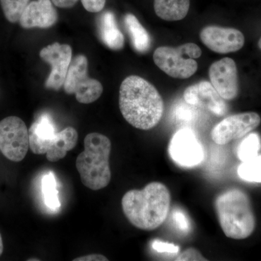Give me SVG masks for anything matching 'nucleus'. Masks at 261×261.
I'll return each instance as SVG.
<instances>
[{"instance_id": "f257e3e1", "label": "nucleus", "mask_w": 261, "mask_h": 261, "mask_svg": "<svg viewBox=\"0 0 261 261\" xmlns=\"http://www.w3.org/2000/svg\"><path fill=\"white\" fill-rule=\"evenodd\" d=\"M119 108L125 120L141 130H149L157 126L164 111L159 91L138 75H130L122 82Z\"/></svg>"}, {"instance_id": "f03ea898", "label": "nucleus", "mask_w": 261, "mask_h": 261, "mask_svg": "<svg viewBox=\"0 0 261 261\" xmlns=\"http://www.w3.org/2000/svg\"><path fill=\"white\" fill-rule=\"evenodd\" d=\"M121 205L130 224L140 229L152 231L167 219L171 194L163 183L151 182L142 190L127 192L122 198Z\"/></svg>"}, {"instance_id": "7ed1b4c3", "label": "nucleus", "mask_w": 261, "mask_h": 261, "mask_svg": "<svg viewBox=\"0 0 261 261\" xmlns=\"http://www.w3.org/2000/svg\"><path fill=\"white\" fill-rule=\"evenodd\" d=\"M220 226L228 238L245 240L253 232L255 217L248 195L239 189L220 194L215 200Z\"/></svg>"}, {"instance_id": "20e7f679", "label": "nucleus", "mask_w": 261, "mask_h": 261, "mask_svg": "<svg viewBox=\"0 0 261 261\" xmlns=\"http://www.w3.org/2000/svg\"><path fill=\"white\" fill-rule=\"evenodd\" d=\"M84 142V150L75 161L81 180L90 190H102L111 180V140L102 134L94 132L86 136Z\"/></svg>"}, {"instance_id": "39448f33", "label": "nucleus", "mask_w": 261, "mask_h": 261, "mask_svg": "<svg viewBox=\"0 0 261 261\" xmlns=\"http://www.w3.org/2000/svg\"><path fill=\"white\" fill-rule=\"evenodd\" d=\"M202 50L195 43H187L178 47H160L153 54L155 65L172 78L186 80L196 73L198 65L195 59Z\"/></svg>"}, {"instance_id": "423d86ee", "label": "nucleus", "mask_w": 261, "mask_h": 261, "mask_svg": "<svg viewBox=\"0 0 261 261\" xmlns=\"http://www.w3.org/2000/svg\"><path fill=\"white\" fill-rule=\"evenodd\" d=\"M63 89L65 93L75 94L76 100L82 104H90L97 100L103 92L102 84L88 75V60L78 55L70 63Z\"/></svg>"}, {"instance_id": "0eeeda50", "label": "nucleus", "mask_w": 261, "mask_h": 261, "mask_svg": "<svg viewBox=\"0 0 261 261\" xmlns=\"http://www.w3.org/2000/svg\"><path fill=\"white\" fill-rule=\"evenodd\" d=\"M29 148V130L21 118L9 116L0 121V151L6 159L20 162Z\"/></svg>"}, {"instance_id": "6e6552de", "label": "nucleus", "mask_w": 261, "mask_h": 261, "mask_svg": "<svg viewBox=\"0 0 261 261\" xmlns=\"http://www.w3.org/2000/svg\"><path fill=\"white\" fill-rule=\"evenodd\" d=\"M78 139L77 130L68 126L45 139L29 136V146L34 154H45L49 162H57L64 159L68 151L75 148Z\"/></svg>"}, {"instance_id": "1a4fd4ad", "label": "nucleus", "mask_w": 261, "mask_h": 261, "mask_svg": "<svg viewBox=\"0 0 261 261\" xmlns=\"http://www.w3.org/2000/svg\"><path fill=\"white\" fill-rule=\"evenodd\" d=\"M168 152L173 162L183 167H195L204 159L203 147L190 128H182L173 135Z\"/></svg>"}, {"instance_id": "9d476101", "label": "nucleus", "mask_w": 261, "mask_h": 261, "mask_svg": "<svg viewBox=\"0 0 261 261\" xmlns=\"http://www.w3.org/2000/svg\"><path fill=\"white\" fill-rule=\"evenodd\" d=\"M261 118L256 113H238L224 118L214 126L211 138L215 143L226 145L231 141L245 137L260 125Z\"/></svg>"}, {"instance_id": "9b49d317", "label": "nucleus", "mask_w": 261, "mask_h": 261, "mask_svg": "<svg viewBox=\"0 0 261 261\" xmlns=\"http://www.w3.org/2000/svg\"><path fill=\"white\" fill-rule=\"evenodd\" d=\"M39 56L51 66L50 73L45 82L46 88L60 90L63 87L71 63V47L68 44L56 42L43 48Z\"/></svg>"}, {"instance_id": "f8f14e48", "label": "nucleus", "mask_w": 261, "mask_h": 261, "mask_svg": "<svg viewBox=\"0 0 261 261\" xmlns=\"http://www.w3.org/2000/svg\"><path fill=\"white\" fill-rule=\"evenodd\" d=\"M201 41L214 53L227 54L241 49L245 44V37L238 29L208 25L200 33Z\"/></svg>"}, {"instance_id": "ddd939ff", "label": "nucleus", "mask_w": 261, "mask_h": 261, "mask_svg": "<svg viewBox=\"0 0 261 261\" xmlns=\"http://www.w3.org/2000/svg\"><path fill=\"white\" fill-rule=\"evenodd\" d=\"M209 78L213 87L225 100H232L238 97V68L231 58H223L213 63L209 68Z\"/></svg>"}, {"instance_id": "4468645a", "label": "nucleus", "mask_w": 261, "mask_h": 261, "mask_svg": "<svg viewBox=\"0 0 261 261\" xmlns=\"http://www.w3.org/2000/svg\"><path fill=\"white\" fill-rule=\"evenodd\" d=\"M184 98L187 104L207 108L216 116H224L227 111V106L211 82L202 81L190 86L184 92Z\"/></svg>"}, {"instance_id": "2eb2a0df", "label": "nucleus", "mask_w": 261, "mask_h": 261, "mask_svg": "<svg viewBox=\"0 0 261 261\" xmlns=\"http://www.w3.org/2000/svg\"><path fill=\"white\" fill-rule=\"evenodd\" d=\"M51 0H34L24 10L19 20L23 29H47L58 21V15Z\"/></svg>"}, {"instance_id": "dca6fc26", "label": "nucleus", "mask_w": 261, "mask_h": 261, "mask_svg": "<svg viewBox=\"0 0 261 261\" xmlns=\"http://www.w3.org/2000/svg\"><path fill=\"white\" fill-rule=\"evenodd\" d=\"M99 37L102 42L113 50H120L124 47L123 34L118 29L112 12L106 11L99 18L98 23Z\"/></svg>"}, {"instance_id": "f3484780", "label": "nucleus", "mask_w": 261, "mask_h": 261, "mask_svg": "<svg viewBox=\"0 0 261 261\" xmlns=\"http://www.w3.org/2000/svg\"><path fill=\"white\" fill-rule=\"evenodd\" d=\"M190 8V0H154V10L160 18L177 21L185 18Z\"/></svg>"}, {"instance_id": "a211bd4d", "label": "nucleus", "mask_w": 261, "mask_h": 261, "mask_svg": "<svg viewBox=\"0 0 261 261\" xmlns=\"http://www.w3.org/2000/svg\"><path fill=\"white\" fill-rule=\"evenodd\" d=\"M124 23L135 50L140 53H147L151 47V38L147 30L135 15L130 13L125 15Z\"/></svg>"}, {"instance_id": "6ab92c4d", "label": "nucleus", "mask_w": 261, "mask_h": 261, "mask_svg": "<svg viewBox=\"0 0 261 261\" xmlns=\"http://www.w3.org/2000/svg\"><path fill=\"white\" fill-rule=\"evenodd\" d=\"M42 188L45 205L50 210L58 211L61 207V202L58 197L56 177L53 172H49L43 176Z\"/></svg>"}, {"instance_id": "aec40b11", "label": "nucleus", "mask_w": 261, "mask_h": 261, "mask_svg": "<svg viewBox=\"0 0 261 261\" xmlns=\"http://www.w3.org/2000/svg\"><path fill=\"white\" fill-rule=\"evenodd\" d=\"M261 149L260 136L257 133H249L242 141L238 149V159L242 161H249L258 154Z\"/></svg>"}, {"instance_id": "412c9836", "label": "nucleus", "mask_w": 261, "mask_h": 261, "mask_svg": "<svg viewBox=\"0 0 261 261\" xmlns=\"http://www.w3.org/2000/svg\"><path fill=\"white\" fill-rule=\"evenodd\" d=\"M238 173L244 181L261 184V154L242 162L238 167Z\"/></svg>"}, {"instance_id": "4be33fe9", "label": "nucleus", "mask_w": 261, "mask_h": 261, "mask_svg": "<svg viewBox=\"0 0 261 261\" xmlns=\"http://www.w3.org/2000/svg\"><path fill=\"white\" fill-rule=\"evenodd\" d=\"M30 2L31 0H0V4L7 20L15 23L19 22Z\"/></svg>"}, {"instance_id": "5701e85b", "label": "nucleus", "mask_w": 261, "mask_h": 261, "mask_svg": "<svg viewBox=\"0 0 261 261\" xmlns=\"http://www.w3.org/2000/svg\"><path fill=\"white\" fill-rule=\"evenodd\" d=\"M152 249L159 252L166 253L177 254L179 252V247L173 244L164 243L160 240H154L152 243Z\"/></svg>"}, {"instance_id": "b1692460", "label": "nucleus", "mask_w": 261, "mask_h": 261, "mask_svg": "<svg viewBox=\"0 0 261 261\" xmlns=\"http://www.w3.org/2000/svg\"><path fill=\"white\" fill-rule=\"evenodd\" d=\"M190 106H178V107L176 110V116L180 121H192L195 118V111L192 109V107Z\"/></svg>"}, {"instance_id": "393cba45", "label": "nucleus", "mask_w": 261, "mask_h": 261, "mask_svg": "<svg viewBox=\"0 0 261 261\" xmlns=\"http://www.w3.org/2000/svg\"><path fill=\"white\" fill-rule=\"evenodd\" d=\"M176 260L180 261H193V260H207L202 254L200 253V251L196 250V249L191 247V248H188L178 255Z\"/></svg>"}, {"instance_id": "a878e982", "label": "nucleus", "mask_w": 261, "mask_h": 261, "mask_svg": "<svg viewBox=\"0 0 261 261\" xmlns=\"http://www.w3.org/2000/svg\"><path fill=\"white\" fill-rule=\"evenodd\" d=\"M173 218L176 226L181 231H187L190 229L189 220L181 211H173Z\"/></svg>"}, {"instance_id": "bb28decb", "label": "nucleus", "mask_w": 261, "mask_h": 261, "mask_svg": "<svg viewBox=\"0 0 261 261\" xmlns=\"http://www.w3.org/2000/svg\"><path fill=\"white\" fill-rule=\"evenodd\" d=\"M84 8L90 13L102 11L106 5V0H81Z\"/></svg>"}, {"instance_id": "cd10ccee", "label": "nucleus", "mask_w": 261, "mask_h": 261, "mask_svg": "<svg viewBox=\"0 0 261 261\" xmlns=\"http://www.w3.org/2000/svg\"><path fill=\"white\" fill-rule=\"evenodd\" d=\"M74 261H108V259L104 255L100 254H90V255H85L75 258Z\"/></svg>"}, {"instance_id": "c85d7f7f", "label": "nucleus", "mask_w": 261, "mask_h": 261, "mask_svg": "<svg viewBox=\"0 0 261 261\" xmlns=\"http://www.w3.org/2000/svg\"><path fill=\"white\" fill-rule=\"evenodd\" d=\"M53 4L60 8H71L77 3L79 0H51Z\"/></svg>"}, {"instance_id": "c756f323", "label": "nucleus", "mask_w": 261, "mask_h": 261, "mask_svg": "<svg viewBox=\"0 0 261 261\" xmlns=\"http://www.w3.org/2000/svg\"><path fill=\"white\" fill-rule=\"evenodd\" d=\"M3 250H4V245H3V238H2L1 233H0V256L3 254Z\"/></svg>"}, {"instance_id": "7c9ffc66", "label": "nucleus", "mask_w": 261, "mask_h": 261, "mask_svg": "<svg viewBox=\"0 0 261 261\" xmlns=\"http://www.w3.org/2000/svg\"><path fill=\"white\" fill-rule=\"evenodd\" d=\"M257 45H258V47L261 49V37L260 39H259L258 43H257Z\"/></svg>"}]
</instances>
